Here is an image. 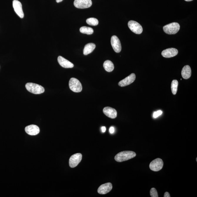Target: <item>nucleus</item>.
Here are the masks:
<instances>
[{"mask_svg":"<svg viewBox=\"0 0 197 197\" xmlns=\"http://www.w3.org/2000/svg\"><path fill=\"white\" fill-rule=\"evenodd\" d=\"M180 29L179 24L177 22L172 23L163 27V31L168 34H176L179 30Z\"/></svg>","mask_w":197,"mask_h":197,"instance_id":"obj_3","label":"nucleus"},{"mask_svg":"<svg viewBox=\"0 0 197 197\" xmlns=\"http://www.w3.org/2000/svg\"><path fill=\"white\" fill-rule=\"evenodd\" d=\"M111 45L115 52L119 53L121 52L122 47L120 41L118 38L116 36H112L111 38Z\"/></svg>","mask_w":197,"mask_h":197,"instance_id":"obj_10","label":"nucleus"},{"mask_svg":"<svg viewBox=\"0 0 197 197\" xmlns=\"http://www.w3.org/2000/svg\"><path fill=\"white\" fill-rule=\"evenodd\" d=\"M136 153L133 151H126L118 153L115 156V160L118 162L126 161L135 157Z\"/></svg>","mask_w":197,"mask_h":197,"instance_id":"obj_1","label":"nucleus"},{"mask_svg":"<svg viewBox=\"0 0 197 197\" xmlns=\"http://www.w3.org/2000/svg\"><path fill=\"white\" fill-rule=\"evenodd\" d=\"M82 155L81 153H76L71 156L69 160V165L72 168L76 167L81 162Z\"/></svg>","mask_w":197,"mask_h":197,"instance_id":"obj_8","label":"nucleus"},{"mask_svg":"<svg viewBox=\"0 0 197 197\" xmlns=\"http://www.w3.org/2000/svg\"><path fill=\"white\" fill-rule=\"evenodd\" d=\"M26 132L29 135L35 136L40 132L39 127L36 125H30L26 127Z\"/></svg>","mask_w":197,"mask_h":197,"instance_id":"obj_14","label":"nucleus"},{"mask_svg":"<svg viewBox=\"0 0 197 197\" xmlns=\"http://www.w3.org/2000/svg\"><path fill=\"white\" fill-rule=\"evenodd\" d=\"M181 75L183 78L185 79L190 78L191 75V69L190 66L187 65L183 68L181 71Z\"/></svg>","mask_w":197,"mask_h":197,"instance_id":"obj_17","label":"nucleus"},{"mask_svg":"<svg viewBox=\"0 0 197 197\" xmlns=\"http://www.w3.org/2000/svg\"><path fill=\"white\" fill-rule=\"evenodd\" d=\"M57 60L59 64L63 68L69 69L74 67V65L72 63L61 56H59Z\"/></svg>","mask_w":197,"mask_h":197,"instance_id":"obj_16","label":"nucleus"},{"mask_svg":"<svg viewBox=\"0 0 197 197\" xmlns=\"http://www.w3.org/2000/svg\"><path fill=\"white\" fill-rule=\"evenodd\" d=\"M95 47L96 45L94 44L91 43L87 44L84 47L83 54L85 55H87L91 54L95 49Z\"/></svg>","mask_w":197,"mask_h":197,"instance_id":"obj_18","label":"nucleus"},{"mask_svg":"<svg viewBox=\"0 0 197 197\" xmlns=\"http://www.w3.org/2000/svg\"><path fill=\"white\" fill-rule=\"evenodd\" d=\"M150 195L151 197H158V194L155 188H152L150 191Z\"/></svg>","mask_w":197,"mask_h":197,"instance_id":"obj_23","label":"nucleus"},{"mask_svg":"<svg viewBox=\"0 0 197 197\" xmlns=\"http://www.w3.org/2000/svg\"><path fill=\"white\" fill-rule=\"evenodd\" d=\"M103 67L106 71L108 72H111L114 69V65L112 62L110 60H106L104 62Z\"/></svg>","mask_w":197,"mask_h":197,"instance_id":"obj_19","label":"nucleus"},{"mask_svg":"<svg viewBox=\"0 0 197 197\" xmlns=\"http://www.w3.org/2000/svg\"><path fill=\"white\" fill-rule=\"evenodd\" d=\"M13 5L14 9L16 14L21 19H23L24 17V15L21 3L18 0H14Z\"/></svg>","mask_w":197,"mask_h":197,"instance_id":"obj_9","label":"nucleus"},{"mask_svg":"<svg viewBox=\"0 0 197 197\" xmlns=\"http://www.w3.org/2000/svg\"><path fill=\"white\" fill-rule=\"evenodd\" d=\"M74 5L78 9H86L92 5L91 0H75Z\"/></svg>","mask_w":197,"mask_h":197,"instance_id":"obj_7","label":"nucleus"},{"mask_svg":"<svg viewBox=\"0 0 197 197\" xmlns=\"http://www.w3.org/2000/svg\"><path fill=\"white\" fill-rule=\"evenodd\" d=\"M178 54V51L174 48H168L163 50L161 53L162 55L165 58H171L176 56Z\"/></svg>","mask_w":197,"mask_h":197,"instance_id":"obj_12","label":"nucleus"},{"mask_svg":"<svg viewBox=\"0 0 197 197\" xmlns=\"http://www.w3.org/2000/svg\"><path fill=\"white\" fill-rule=\"evenodd\" d=\"M27 90L31 93L39 94L44 93L45 89L42 86L35 83H27L25 86Z\"/></svg>","mask_w":197,"mask_h":197,"instance_id":"obj_2","label":"nucleus"},{"mask_svg":"<svg viewBox=\"0 0 197 197\" xmlns=\"http://www.w3.org/2000/svg\"><path fill=\"white\" fill-rule=\"evenodd\" d=\"M110 132L111 134H113L114 132V128L113 127H110V129H109Z\"/></svg>","mask_w":197,"mask_h":197,"instance_id":"obj_25","label":"nucleus"},{"mask_svg":"<svg viewBox=\"0 0 197 197\" xmlns=\"http://www.w3.org/2000/svg\"><path fill=\"white\" fill-rule=\"evenodd\" d=\"M113 188L111 183H108L101 185L98 188V192L100 194H106L111 191Z\"/></svg>","mask_w":197,"mask_h":197,"instance_id":"obj_13","label":"nucleus"},{"mask_svg":"<svg viewBox=\"0 0 197 197\" xmlns=\"http://www.w3.org/2000/svg\"><path fill=\"white\" fill-rule=\"evenodd\" d=\"M136 78L135 74H132L124 79L121 80L118 83V85L121 87H125L134 82Z\"/></svg>","mask_w":197,"mask_h":197,"instance_id":"obj_11","label":"nucleus"},{"mask_svg":"<svg viewBox=\"0 0 197 197\" xmlns=\"http://www.w3.org/2000/svg\"><path fill=\"white\" fill-rule=\"evenodd\" d=\"M164 197H170V195L169 193L168 192H165L164 195Z\"/></svg>","mask_w":197,"mask_h":197,"instance_id":"obj_26","label":"nucleus"},{"mask_svg":"<svg viewBox=\"0 0 197 197\" xmlns=\"http://www.w3.org/2000/svg\"><path fill=\"white\" fill-rule=\"evenodd\" d=\"M128 26L130 30L136 34H141L143 31L141 25L136 21H130L128 24Z\"/></svg>","mask_w":197,"mask_h":197,"instance_id":"obj_6","label":"nucleus"},{"mask_svg":"<svg viewBox=\"0 0 197 197\" xmlns=\"http://www.w3.org/2000/svg\"><path fill=\"white\" fill-rule=\"evenodd\" d=\"M163 160L160 158H157L151 162L149 165V168L151 171L158 172L163 168Z\"/></svg>","mask_w":197,"mask_h":197,"instance_id":"obj_5","label":"nucleus"},{"mask_svg":"<svg viewBox=\"0 0 197 197\" xmlns=\"http://www.w3.org/2000/svg\"><path fill=\"white\" fill-rule=\"evenodd\" d=\"M178 81L176 80H173L171 84V89L173 95L176 94L178 89Z\"/></svg>","mask_w":197,"mask_h":197,"instance_id":"obj_21","label":"nucleus"},{"mask_svg":"<svg viewBox=\"0 0 197 197\" xmlns=\"http://www.w3.org/2000/svg\"><path fill=\"white\" fill-rule=\"evenodd\" d=\"M69 85L70 89L74 92H80L82 90L81 83L76 78H71L69 80Z\"/></svg>","mask_w":197,"mask_h":197,"instance_id":"obj_4","label":"nucleus"},{"mask_svg":"<svg viewBox=\"0 0 197 197\" xmlns=\"http://www.w3.org/2000/svg\"><path fill=\"white\" fill-rule=\"evenodd\" d=\"M101 130L103 133H104L106 131V128L105 127L103 126L101 127Z\"/></svg>","mask_w":197,"mask_h":197,"instance_id":"obj_27","label":"nucleus"},{"mask_svg":"<svg viewBox=\"0 0 197 197\" xmlns=\"http://www.w3.org/2000/svg\"><path fill=\"white\" fill-rule=\"evenodd\" d=\"M86 22L88 24L92 26H96L98 24V20L95 18H90L87 19Z\"/></svg>","mask_w":197,"mask_h":197,"instance_id":"obj_22","label":"nucleus"},{"mask_svg":"<svg viewBox=\"0 0 197 197\" xmlns=\"http://www.w3.org/2000/svg\"><path fill=\"white\" fill-rule=\"evenodd\" d=\"M185 1H193V0H185Z\"/></svg>","mask_w":197,"mask_h":197,"instance_id":"obj_29","label":"nucleus"},{"mask_svg":"<svg viewBox=\"0 0 197 197\" xmlns=\"http://www.w3.org/2000/svg\"><path fill=\"white\" fill-rule=\"evenodd\" d=\"M63 1V0H56V2L58 3L61 2V1Z\"/></svg>","mask_w":197,"mask_h":197,"instance_id":"obj_28","label":"nucleus"},{"mask_svg":"<svg viewBox=\"0 0 197 197\" xmlns=\"http://www.w3.org/2000/svg\"><path fill=\"white\" fill-rule=\"evenodd\" d=\"M103 112L107 117L111 119H115L117 116V111L115 109L111 107H104L103 110Z\"/></svg>","mask_w":197,"mask_h":197,"instance_id":"obj_15","label":"nucleus"},{"mask_svg":"<svg viewBox=\"0 0 197 197\" xmlns=\"http://www.w3.org/2000/svg\"><path fill=\"white\" fill-rule=\"evenodd\" d=\"M163 113V112L161 110L158 111L156 112H155L153 113V117L154 118H157L160 115H161Z\"/></svg>","mask_w":197,"mask_h":197,"instance_id":"obj_24","label":"nucleus"},{"mask_svg":"<svg viewBox=\"0 0 197 197\" xmlns=\"http://www.w3.org/2000/svg\"><path fill=\"white\" fill-rule=\"evenodd\" d=\"M80 32L83 33V34H86L88 35L92 34L94 33L93 29L90 28V27L87 26L81 27L80 28Z\"/></svg>","mask_w":197,"mask_h":197,"instance_id":"obj_20","label":"nucleus"}]
</instances>
